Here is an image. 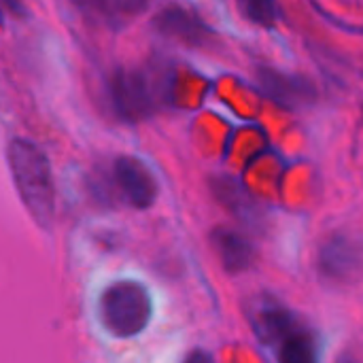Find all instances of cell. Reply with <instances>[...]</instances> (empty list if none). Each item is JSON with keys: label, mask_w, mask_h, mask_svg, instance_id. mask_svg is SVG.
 Instances as JSON below:
<instances>
[{"label": "cell", "mask_w": 363, "mask_h": 363, "mask_svg": "<svg viewBox=\"0 0 363 363\" xmlns=\"http://www.w3.org/2000/svg\"><path fill=\"white\" fill-rule=\"evenodd\" d=\"M11 177L30 217L49 230L55 215V187L45 151L26 138H13L6 149Z\"/></svg>", "instance_id": "1"}, {"label": "cell", "mask_w": 363, "mask_h": 363, "mask_svg": "<svg viewBox=\"0 0 363 363\" xmlns=\"http://www.w3.org/2000/svg\"><path fill=\"white\" fill-rule=\"evenodd\" d=\"M153 315L149 291L136 281H119L104 289L100 298V317L104 328L119 338L140 334Z\"/></svg>", "instance_id": "2"}, {"label": "cell", "mask_w": 363, "mask_h": 363, "mask_svg": "<svg viewBox=\"0 0 363 363\" xmlns=\"http://www.w3.org/2000/svg\"><path fill=\"white\" fill-rule=\"evenodd\" d=\"M108 89L113 108L123 121H145L155 111V89L145 70L117 68Z\"/></svg>", "instance_id": "3"}, {"label": "cell", "mask_w": 363, "mask_h": 363, "mask_svg": "<svg viewBox=\"0 0 363 363\" xmlns=\"http://www.w3.org/2000/svg\"><path fill=\"white\" fill-rule=\"evenodd\" d=\"M113 179L125 204L138 211L153 206L157 198V181L140 160L119 155L113 164Z\"/></svg>", "instance_id": "4"}, {"label": "cell", "mask_w": 363, "mask_h": 363, "mask_svg": "<svg viewBox=\"0 0 363 363\" xmlns=\"http://www.w3.org/2000/svg\"><path fill=\"white\" fill-rule=\"evenodd\" d=\"M213 245L215 251L228 272H245L253 264V247L249 240L228 228H219L213 232Z\"/></svg>", "instance_id": "5"}, {"label": "cell", "mask_w": 363, "mask_h": 363, "mask_svg": "<svg viewBox=\"0 0 363 363\" xmlns=\"http://www.w3.org/2000/svg\"><path fill=\"white\" fill-rule=\"evenodd\" d=\"M155 28L172 38H179L183 43H200L204 38V26L196 19V15H191L185 9L179 6H170L164 9L157 17H155Z\"/></svg>", "instance_id": "6"}, {"label": "cell", "mask_w": 363, "mask_h": 363, "mask_svg": "<svg viewBox=\"0 0 363 363\" xmlns=\"http://www.w3.org/2000/svg\"><path fill=\"white\" fill-rule=\"evenodd\" d=\"M259 83H262V89L277 102H283V104H289V102H296V100H302L308 89L304 85H300V81L296 79H289L285 74H279L270 68H264L259 72Z\"/></svg>", "instance_id": "7"}, {"label": "cell", "mask_w": 363, "mask_h": 363, "mask_svg": "<svg viewBox=\"0 0 363 363\" xmlns=\"http://www.w3.org/2000/svg\"><path fill=\"white\" fill-rule=\"evenodd\" d=\"M279 363H317V349L308 334H289L279 351Z\"/></svg>", "instance_id": "8"}, {"label": "cell", "mask_w": 363, "mask_h": 363, "mask_svg": "<svg viewBox=\"0 0 363 363\" xmlns=\"http://www.w3.org/2000/svg\"><path fill=\"white\" fill-rule=\"evenodd\" d=\"M253 323H255L257 334L264 340H272V338H277V336L287 332L291 319H289V313H285L279 306H262L255 313V321Z\"/></svg>", "instance_id": "9"}, {"label": "cell", "mask_w": 363, "mask_h": 363, "mask_svg": "<svg viewBox=\"0 0 363 363\" xmlns=\"http://www.w3.org/2000/svg\"><path fill=\"white\" fill-rule=\"evenodd\" d=\"M321 264L330 274L340 277V274H347L357 264V255H355V249L349 242H332L323 251Z\"/></svg>", "instance_id": "10"}, {"label": "cell", "mask_w": 363, "mask_h": 363, "mask_svg": "<svg viewBox=\"0 0 363 363\" xmlns=\"http://www.w3.org/2000/svg\"><path fill=\"white\" fill-rule=\"evenodd\" d=\"M249 19L259 26H270L277 19V0H245Z\"/></svg>", "instance_id": "11"}, {"label": "cell", "mask_w": 363, "mask_h": 363, "mask_svg": "<svg viewBox=\"0 0 363 363\" xmlns=\"http://www.w3.org/2000/svg\"><path fill=\"white\" fill-rule=\"evenodd\" d=\"M0 6L4 11H9L11 15H17V17H23L26 15V6L21 0H0Z\"/></svg>", "instance_id": "12"}, {"label": "cell", "mask_w": 363, "mask_h": 363, "mask_svg": "<svg viewBox=\"0 0 363 363\" xmlns=\"http://www.w3.org/2000/svg\"><path fill=\"white\" fill-rule=\"evenodd\" d=\"M185 363H213V357L208 355V353H204V351H194Z\"/></svg>", "instance_id": "13"}]
</instances>
